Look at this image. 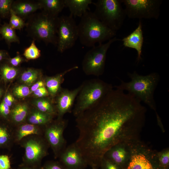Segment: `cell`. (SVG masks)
Returning <instances> with one entry per match:
<instances>
[{
	"mask_svg": "<svg viewBox=\"0 0 169 169\" xmlns=\"http://www.w3.org/2000/svg\"><path fill=\"white\" fill-rule=\"evenodd\" d=\"M146 112L140 101L116 88L76 117L79 135L75 142L88 165L99 167L105 154L113 146L139 139Z\"/></svg>",
	"mask_w": 169,
	"mask_h": 169,
	"instance_id": "obj_1",
	"label": "cell"
},
{
	"mask_svg": "<svg viewBox=\"0 0 169 169\" xmlns=\"http://www.w3.org/2000/svg\"><path fill=\"white\" fill-rule=\"evenodd\" d=\"M131 81L125 82L120 80V84L114 87L133 96L141 102H142L157 113L154 98L155 91L160 80L159 74L152 72L146 75L138 74L136 71L128 73Z\"/></svg>",
	"mask_w": 169,
	"mask_h": 169,
	"instance_id": "obj_2",
	"label": "cell"
},
{
	"mask_svg": "<svg viewBox=\"0 0 169 169\" xmlns=\"http://www.w3.org/2000/svg\"><path fill=\"white\" fill-rule=\"evenodd\" d=\"M59 17L43 10L35 13L28 18L26 30L28 35L35 41H42L46 44H57Z\"/></svg>",
	"mask_w": 169,
	"mask_h": 169,
	"instance_id": "obj_3",
	"label": "cell"
},
{
	"mask_svg": "<svg viewBox=\"0 0 169 169\" xmlns=\"http://www.w3.org/2000/svg\"><path fill=\"white\" fill-rule=\"evenodd\" d=\"M81 18L77 25L78 38L82 44L92 47L115 37L116 32L104 24L93 12L87 11Z\"/></svg>",
	"mask_w": 169,
	"mask_h": 169,
	"instance_id": "obj_4",
	"label": "cell"
},
{
	"mask_svg": "<svg viewBox=\"0 0 169 169\" xmlns=\"http://www.w3.org/2000/svg\"><path fill=\"white\" fill-rule=\"evenodd\" d=\"M82 84L73 110L75 117L98 102L114 87L99 79L87 80Z\"/></svg>",
	"mask_w": 169,
	"mask_h": 169,
	"instance_id": "obj_5",
	"label": "cell"
},
{
	"mask_svg": "<svg viewBox=\"0 0 169 169\" xmlns=\"http://www.w3.org/2000/svg\"><path fill=\"white\" fill-rule=\"evenodd\" d=\"M92 3L93 13L104 24L116 32L121 28L126 16L121 0H98Z\"/></svg>",
	"mask_w": 169,
	"mask_h": 169,
	"instance_id": "obj_6",
	"label": "cell"
},
{
	"mask_svg": "<svg viewBox=\"0 0 169 169\" xmlns=\"http://www.w3.org/2000/svg\"><path fill=\"white\" fill-rule=\"evenodd\" d=\"M157 152L139 139L134 140L129 158L124 169H159Z\"/></svg>",
	"mask_w": 169,
	"mask_h": 169,
	"instance_id": "obj_7",
	"label": "cell"
},
{
	"mask_svg": "<svg viewBox=\"0 0 169 169\" xmlns=\"http://www.w3.org/2000/svg\"><path fill=\"white\" fill-rule=\"evenodd\" d=\"M121 40L115 37L106 43L99 44L92 47L84 55L82 63V70L87 75L99 76L105 71L107 51L111 44Z\"/></svg>",
	"mask_w": 169,
	"mask_h": 169,
	"instance_id": "obj_8",
	"label": "cell"
},
{
	"mask_svg": "<svg viewBox=\"0 0 169 169\" xmlns=\"http://www.w3.org/2000/svg\"><path fill=\"white\" fill-rule=\"evenodd\" d=\"M24 149L25 164L36 166L48 154L49 146L43 136L32 135L23 139L18 143Z\"/></svg>",
	"mask_w": 169,
	"mask_h": 169,
	"instance_id": "obj_9",
	"label": "cell"
},
{
	"mask_svg": "<svg viewBox=\"0 0 169 169\" xmlns=\"http://www.w3.org/2000/svg\"><path fill=\"white\" fill-rule=\"evenodd\" d=\"M126 16L130 19H158L162 0H121Z\"/></svg>",
	"mask_w": 169,
	"mask_h": 169,
	"instance_id": "obj_10",
	"label": "cell"
},
{
	"mask_svg": "<svg viewBox=\"0 0 169 169\" xmlns=\"http://www.w3.org/2000/svg\"><path fill=\"white\" fill-rule=\"evenodd\" d=\"M78 25L73 17L63 15L59 17L57 30V50L63 53L72 48L78 38Z\"/></svg>",
	"mask_w": 169,
	"mask_h": 169,
	"instance_id": "obj_11",
	"label": "cell"
},
{
	"mask_svg": "<svg viewBox=\"0 0 169 169\" xmlns=\"http://www.w3.org/2000/svg\"><path fill=\"white\" fill-rule=\"evenodd\" d=\"M68 124L67 120L57 119L44 126V137L52 149L55 158H58L66 148V142L63 133Z\"/></svg>",
	"mask_w": 169,
	"mask_h": 169,
	"instance_id": "obj_12",
	"label": "cell"
},
{
	"mask_svg": "<svg viewBox=\"0 0 169 169\" xmlns=\"http://www.w3.org/2000/svg\"><path fill=\"white\" fill-rule=\"evenodd\" d=\"M58 158L60 162L67 169H85L88 165L75 142L66 147Z\"/></svg>",
	"mask_w": 169,
	"mask_h": 169,
	"instance_id": "obj_13",
	"label": "cell"
},
{
	"mask_svg": "<svg viewBox=\"0 0 169 169\" xmlns=\"http://www.w3.org/2000/svg\"><path fill=\"white\" fill-rule=\"evenodd\" d=\"M134 140L122 141L114 145L106 151L103 157L124 169L129 158L131 144Z\"/></svg>",
	"mask_w": 169,
	"mask_h": 169,
	"instance_id": "obj_14",
	"label": "cell"
},
{
	"mask_svg": "<svg viewBox=\"0 0 169 169\" xmlns=\"http://www.w3.org/2000/svg\"><path fill=\"white\" fill-rule=\"evenodd\" d=\"M82 87V84L73 90L66 89L61 90L57 100V119L63 118L64 114L71 111L75 100Z\"/></svg>",
	"mask_w": 169,
	"mask_h": 169,
	"instance_id": "obj_15",
	"label": "cell"
},
{
	"mask_svg": "<svg viewBox=\"0 0 169 169\" xmlns=\"http://www.w3.org/2000/svg\"><path fill=\"white\" fill-rule=\"evenodd\" d=\"M121 40L125 47L132 48L136 50L137 56V63L141 59L142 48L144 36L141 20H139L137 28L131 33L124 37Z\"/></svg>",
	"mask_w": 169,
	"mask_h": 169,
	"instance_id": "obj_16",
	"label": "cell"
},
{
	"mask_svg": "<svg viewBox=\"0 0 169 169\" xmlns=\"http://www.w3.org/2000/svg\"><path fill=\"white\" fill-rule=\"evenodd\" d=\"M11 9L24 20L38 10L41 9V7L38 0H13Z\"/></svg>",
	"mask_w": 169,
	"mask_h": 169,
	"instance_id": "obj_17",
	"label": "cell"
},
{
	"mask_svg": "<svg viewBox=\"0 0 169 169\" xmlns=\"http://www.w3.org/2000/svg\"><path fill=\"white\" fill-rule=\"evenodd\" d=\"M44 127L26 122L14 127L13 131L14 143L18 144L23 139L30 135L43 136Z\"/></svg>",
	"mask_w": 169,
	"mask_h": 169,
	"instance_id": "obj_18",
	"label": "cell"
},
{
	"mask_svg": "<svg viewBox=\"0 0 169 169\" xmlns=\"http://www.w3.org/2000/svg\"><path fill=\"white\" fill-rule=\"evenodd\" d=\"M65 7L68 8L70 15L73 17H81L89 11V5L93 3L92 0H64Z\"/></svg>",
	"mask_w": 169,
	"mask_h": 169,
	"instance_id": "obj_19",
	"label": "cell"
},
{
	"mask_svg": "<svg viewBox=\"0 0 169 169\" xmlns=\"http://www.w3.org/2000/svg\"><path fill=\"white\" fill-rule=\"evenodd\" d=\"M78 68L75 66L57 75L47 77L45 81V85L49 95L54 96L56 95L60 90V85L64 80V76L68 73Z\"/></svg>",
	"mask_w": 169,
	"mask_h": 169,
	"instance_id": "obj_20",
	"label": "cell"
},
{
	"mask_svg": "<svg viewBox=\"0 0 169 169\" xmlns=\"http://www.w3.org/2000/svg\"><path fill=\"white\" fill-rule=\"evenodd\" d=\"M29 111L28 106L25 103L15 105L10 110V118L12 125L14 127L26 122Z\"/></svg>",
	"mask_w": 169,
	"mask_h": 169,
	"instance_id": "obj_21",
	"label": "cell"
},
{
	"mask_svg": "<svg viewBox=\"0 0 169 169\" xmlns=\"http://www.w3.org/2000/svg\"><path fill=\"white\" fill-rule=\"evenodd\" d=\"M54 116L39 111L36 109L29 110L26 122L44 127L53 120Z\"/></svg>",
	"mask_w": 169,
	"mask_h": 169,
	"instance_id": "obj_22",
	"label": "cell"
},
{
	"mask_svg": "<svg viewBox=\"0 0 169 169\" xmlns=\"http://www.w3.org/2000/svg\"><path fill=\"white\" fill-rule=\"evenodd\" d=\"M41 9L54 15L58 16L65 7L64 0H39Z\"/></svg>",
	"mask_w": 169,
	"mask_h": 169,
	"instance_id": "obj_23",
	"label": "cell"
},
{
	"mask_svg": "<svg viewBox=\"0 0 169 169\" xmlns=\"http://www.w3.org/2000/svg\"><path fill=\"white\" fill-rule=\"evenodd\" d=\"M14 127L0 125V147H11L14 144L13 137Z\"/></svg>",
	"mask_w": 169,
	"mask_h": 169,
	"instance_id": "obj_24",
	"label": "cell"
},
{
	"mask_svg": "<svg viewBox=\"0 0 169 169\" xmlns=\"http://www.w3.org/2000/svg\"><path fill=\"white\" fill-rule=\"evenodd\" d=\"M0 35L5 40L8 47L12 43H20V39L17 35L15 30L9 24L5 23L0 27Z\"/></svg>",
	"mask_w": 169,
	"mask_h": 169,
	"instance_id": "obj_25",
	"label": "cell"
},
{
	"mask_svg": "<svg viewBox=\"0 0 169 169\" xmlns=\"http://www.w3.org/2000/svg\"><path fill=\"white\" fill-rule=\"evenodd\" d=\"M34 104L36 109L42 112L54 116L57 115L56 108L47 98H41L36 100Z\"/></svg>",
	"mask_w": 169,
	"mask_h": 169,
	"instance_id": "obj_26",
	"label": "cell"
},
{
	"mask_svg": "<svg viewBox=\"0 0 169 169\" xmlns=\"http://www.w3.org/2000/svg\"><path fill=\"white\" fill-rule=\"evenodd\" d=\"M39 72L40 71L36 69H27L21 74V79L24 84L31 85L37 79Z\"/></svg>",
	"mask_w": 169,
	"mask_h": 169,
	"instance_id": "obj_27",
	"label": "cell"
},
{
	"mask_svg": "<svg viewBox=\"0 0 169 169\" xmlns=\"http://www.w3.org/2000/svg\"><path fill=\"white\" fill-rule=\"evenodd\" d=\"M0 71L5 79L10 80L13 79L17 76L18 69L9 63H4L0 65Z\"/></svg>",
	"mask_w": 169,
	"mask_h": 169,
	"instance_id": "obj_28",
	"label": "cell"
},
{
	"mask_svg": "<svg viewBox=\"0 0 169 169\" xmlns=\"http://www.w3.org/2000/svg\"><path fill=\"white\" fill-rule=\"evenodd\" d=\"M23 55L28 60L36 59L40 56V51L36 45L34 40H32L29 46L24 49Z\"/></svg>",
	"mask_w": 169,
	"mask_h": 169,
	"instance_id": "obj_29",
	"label": "cell"
},
{
	"mask_svg": "<svg viewBox=\"0 0 169 169\" xmlns=\"http://www.w3.org/2000/svg\"><path fill=\"white\" fill-rule=\"evenodd\" d=\"M159 169H166L169 167V148H166L157 152Z\"/></svg>",
	"mask_w": 169,
	"mask_h": 169,
	"instance_id": "obj_30",
	"label": "cell"
},
{
	"mask_svg": "<svg viewBox=\"0 0 169 169\" xmlns=\"http://www.w3.org/2000/svg\"><path fill=\"white\" fill-rule=\"evenodd\" d=\"M9 24L14 29L21 30L25 27L26 23L21 17L16 15L11 9Z\"/></svg>",
	"mask_w": 169,
	"mask_h": 169,
	"instance_id": "obj_31",
	"label": "cell"
},
{
	"mask_svg": "<svg viewBox=\"0 0 169 169\" xmlns=\"http://www.w3.org/2000/svg\"><path fill=\"white\" fill-rule=\"evenodd\" d=\"M13 0H0V16L1 18L9 17Z\"/></svg>",
	"mask_w": 169,
	"mask_h": 169,
	"instance_id": "obj_32",
	"label": "cell"
},
{
	"mask_svg": "<svg viewBox=\"0 0 169 169\" xmlns=\"http://www.w3.org/2000/svg\"><path fill=\"white\" fill-rule=\"evenodd\" d=\"M13 94L18 98L26 97L30 94L29 87L25 85H21L15 87L13 90Z\"/></svg>",
	"mask_w": 169,
	"mask_h": 169,
	"instance_id": "obj_33",
	"label": "cell"
},
{
	"mask_svg": "<svg viewBox=\"0 0 169 169\" xmlns=\"http://www.w3.org/2000/svg\"><path fill=\"white\" fill-rule=\"evenodd\" d=\"M101 169H123L121 166L103 157L100 164Z\"/></svg>",
	"mask_w": 169,
	"mask_h": 169,
	"instance_id": "obj_34",
	"label": "cell"
},
{
	"mask_svg": "<svg viewBox=\"0 0 169 169\" xmlns=\"http://www.w3.org/2000/svg\"><path fill=\"white\" fill-rule=\"evenodd\" d=\"M42 169H67L60 162L49 161L44 165Z\"/></svg>",
	"mask_w": 169,
	"mask_h": 169,
	"instance_id": "obj_35",
	"label": "cell"
},
{
	"mask_svg": "<svg viewBox=\"0 0 169 169\" xmlns=\"http://www.w3.org/2000/svg\"><path fill=\"white\" fill-rule=\"evenodd\" d=\"M10 168L9 157L6 155L0 156V169H10Z\"/></svg>",
	"mask_w": 169,
	"mask_h": 169,
	"instance_id": "obj_36",
	"label": "cell"
},
{
	"mask_svg": "<svg viewBox=\"0 0 169 169\" xmlns=\"http://www.w3.org/2000/svg\"><path fill=\"white\" fill-rule=\"evenodd\" d=\"M23 57L18 54L14 58L8 59V63L11 66L16 67L23 61Z\"/></svg>",
	"mask_w": 169,
	"mask_h": 169,
	"instance_id": "obj_37",
	"label": "cell"
},
{
	"mask_svg": "<svg viewBox=\"0 0 169 169\" xmlns=\"http://www.w3.org/2000/svg\"><path fill=\"white\" fill-rule=\"evenodd\" d=\"M10 110L9 107L3 101L0 104V114L4 118L10 116Z\"/></svg>",
	"mask_w": 169,
	"mask_h": 169,
	"instance_id": "obj_38",
	"label": "cell"
},
{
	"mask_svg": "<svg viewBox=\"0 0 169 169\" xmlns=\"http://www.w3.org/2000/svg\"><path fill=\"white\" fill-rule=\"evenodd\" d=\"M34 95L37 97H43L48 96L49 92L45 86L41 87L35 91L33 92Z\"/></svg>",
	"mask_w": 169,
	"mask_h": 169,
	"instance_id": "obj_39",
	"label": "cell"
},
{
	"mask_svg": "<svg viewBox=\"0 0 169 169\" xmlns=\"http://www.w3.org/2000/svg\"><path fill=\"white\" fill-rule=\"evenodd\" d=\"M45 84L42 80H39L34 84L31 87L30 90V94L33 93L37 89L44 86H45Z\"/></svg>",
	"mask_w": 169,
	"mask_h": 169,
	"instance_id": "obj_40",
	"label": "cell"
},
{
	"mask_svg": "<svg viewBox=\"0 0 169 169\" xmlns=\"http://www.w3.org/2000/svg\"><path fill=\"white\" fill-rule=\"evenodd\" d=\"M14 100V99L13 96L9 94L5 97L3 101L10 107Z\"/></svg>",
	"mask_w": 169,
	"mask_h": 169,
	"instance_id": "obj_41",
	"label": "cell"
},
{
	"mask_svg": "<svg viewBox=\"0 0 169 169\" xmlns=\"http://www.w3.org/2000/svg\"><path fill=\"white\" fill-rule=\"evenodd\" d=\"M9 54L8 52L5 50H0V63L5 59H9Z\"/></svg>",
	"mask_w": 169,
	"mask_h": 169,
	"instance_id": "obj_42",
	"label": "cell"
},
{
	"mask_svg": "<svg viewBox=\"0 0 169 169\" xmlns=\"http://www.w3.org/2000/svg\"><path fill=\"white\" fill-rule=\"evenodd\" d=\"M18 169H37V168L36 166L25 164L24 166L21 167Z\"/></svg>",
	"mask_w": 169,
	"mask_h": 169,
	"instance_id": "obj_43",
	"label": "cell"
},
{
	"mask_svg": "<svg viewBox=\"0 0 169 169\" xmlns=\"http://www.w3.org/2000/svg\"><path fill=\"white\" fill-rule=\"evenodd\" d=\"M1 18L0 16V27L1 26V25L2 24H1V22H2V20H1ZM2 37L1 36V35H0V41L2 40Z\"/></svg>",
	"mask_w": 169,
	"mask_h": 169,
	"instance_id": "obj_44",
	"label": "cell"
},
{
	"mask_svg": "<svg viewBox=\"0 0 169 169\" xmlns=\"http://www.w3.org/2000/svg\"><path fill=\"white\" fill-rule=\"evenodd\" d=\"M91 167L92 169H98V168L95 166H92Z\"/></svg>",
	"mask_w": 169,
	"mask_h": 169,
	"instance_id": "obj_45",
	"label": "cell"
},
{
	"mask_svg": "<svg viewBox=\"0 0 169 169\" xmlns=\"http://www.w3.org/2000/svg\"><path fill=\"white\" fill-rule=\"evenodd\" d=\"M1 91L0 90V96H1Z\"/></svg>",
	"mask_w": 169,
	"mask_h": 169,
	"instance_id": "obj_46",
	"label": "cell"
},
{
	"mask_svg": "<svg viewBox=\"0 0 169 169\" xmlns=\"http://www.w3.org/2000/svg\"><path fill=\"white\" fill-rule=\"evenodd\" d=\"M166 169H169V167H168V168H167Z\"/></svg>",
	"mask_w": 169,
	"mask_h": 169,
	"instance_id": "obj_47",
	"label": "cell"
}]
</instances>
